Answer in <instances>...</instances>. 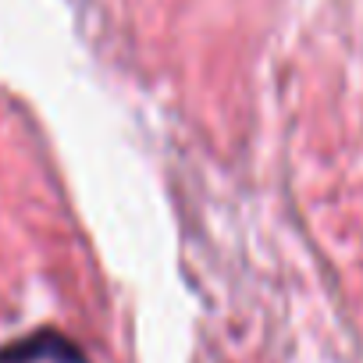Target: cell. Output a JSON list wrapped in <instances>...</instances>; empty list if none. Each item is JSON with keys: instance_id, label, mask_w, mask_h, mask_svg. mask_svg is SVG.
I'll list each match as a JSON object with an SVG mask.
<instances>
[]
</instances>
